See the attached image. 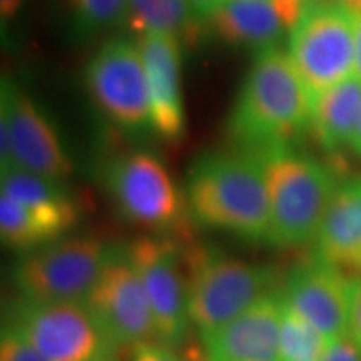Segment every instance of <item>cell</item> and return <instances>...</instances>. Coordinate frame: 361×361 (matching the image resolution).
I'll return each mask as SVG.
<instances>
[{"label": "cell", "instance_id": "obj_1", "mask_svg": "<svg viewBox=\"0 0 361 361\" xmlns=\"http://www.w3.org/2000/svg\"><path fill=\"white\" fill-rule=\"evenodd\" d=\"M310 94L288 52L256 54L228 119L231 141L246 154L263 157L291 147L311 123Z\"/></svg>", "mask_w": 361, "mask_h": 361}, {"label": "cell", "instance_id": "obj_2", "mask_svg": "<svg viewBox=\"0 0 361 361\" xmlns=\"http://www.w3.org/2000/svg\"><path fill=\"white\" fill-rule=\"evenodd\" d=\"M186 197L196 223L246 239H266L269 196L259 157L246 152L200 157L189 171Z\"/></svg>", "mask_w": 361, "mask_h": 361}, {"label": "cell", "instance_id": "obj_3", "mask_svg": "<svg viewBox=\"0 0 361 361\" xmlns=\"http://www.w3.org/2000/svg\"><path fill=\"white\" fill-rule=\"evenodd\" d=\"M259 159L269 196L264 241L278 247L314 243L338 186L333 171L291 147L271 151Z\"/></svg>", "mask_w": 361, "mask_h": 361}, {"label": "cell", "instance_id": "obj_4", "mask_svg": "<svg viewBox=\"0 0 361 361\" xmlns=\"http://www.w3.org/2000/svg\"><path fill=\"white\" fill-rule=\"evenodd\" d=\"M188 311L200 335L233 322L263 298L274 295L276 274L263 264L196 247L188 252Z\"/></svg>", "mask_w": 361, "mask_h": 361}, {"label": "cell", "instance_id": "obj_5", "mask_svg": "<svg viewBox=\"0 0 361 361\" xmlns=\"http://www.w3.org/2000/svg\"><path fill=\"white\" fill-rule=\"evenodd\" d=\"M112 246L89 234L66 236L25 252L12 279L30 303H84Z\"/></svg>", "mask_w": 361, "mask_h": 361}, {"label": "cell", "instance_id": "obj_6", "mask_svg": "<svg viewBox=\"0 0 361 361\" xmlns=\"http://www.w3.org/2000/svg\"><path fill=\"white\" fill-rule=\"evenodd\" d=\"M288 56L311 96L355 75V16L333 0L310 4L288 30Z\"/></svg>", "mask_w": 361, "mask_h": 361}, {"label": "cell", "instance_id": "obj_7", "mask_svg": "<svg viewBox=\"0 0 361 361\" xmlns=\"http://www.w3.org/2000/svg\"><path fill=\"white\" fill-rule=\"evenodd\" d=\"M20 168L44 178L64 180L74 164L56 126L42 107L12 80L0 90V169Z\"/></svg>", "mask_w": 361, "mask_h": 361}, {"label": "cell", "instance_id": "obj_8", "mask_svg": "<svg viewBox=\"0 0 361 361\" xmlns=\"http://www.w3.org/2000/svg\"><path fill=\"white\" fill-rule=\"evenodd\" d=\"M84 82L104 117L129 133L152 129L147 72L137 42L112 39L89 61Z\"/></svg>", "mask_w": 361, "mask_h": 361}, {"label": "cell", "instance_id": "obj_9", "mask_svg": "<svg viewBox=\"0 0 361 361\" xmlns=\"http://www.w3.org/2000/svg\"><path fill=\"white\" fill-rule=\"evenodd\" d=\"M82 305L116 348L157 343L151 305L126 247L112 246Z\"/></svg>", "mask_w": 361, "mask_h": 361}, {"label": "cell", "instance_id": "obj_10", "mask_svg": "<svg viewBox=\"0 0 361 361\" xmlns=\"http://www.w3.org/2000/svg\"><path fill=\"white\" fill-rule=\"evenodd\" d=\"M6 324L49 361H112L116 346L82 303L19 301Z\"/></svg>", "mask_w": 361, "mask_h": 361}, {"label": "cell", "instance_id": "obj_11", "mask_svg": "<svg viewBox=\"0 0 361 361\" xmlns=\"http://www.w3.org/2000/svg\"><path fill=\"white\" fill-rule=\"evenodd\" d=\"M104 184L119 213L134 224L166 231L183 213V197L168 169L146 151L114 157L104 169Z\"/></svg>", "mask_w": 361, "mask_h": 361}, {"label": "cell", "instance_id": "obj_12", "mask_svg": "<svg viewBox=\"0 0 361 361\" xmlns=\"http://www.w3.org/2000/svg\"><path fill=\"white\" fill-rule=\"evenodd\" d=\"M128 255L146 290L157 343L179 348L188 338V278L180 268V251L168 238L141 236L130 241Z\"/></svg>", "mask_w": 361, "mask_h": 361}, {"label": "cell", "instance_id": "obj_13", "mask_svg": "<svg viewBox=\"0 0 361 361\" xmlns=\"http://www.w3.org/2000/svg\"><path fill=\"white\" fill-rule=\"evenodd\" d=\"M355 283L340 271L313 258L291 269L279 298L288 308L335 341L348 335Z\"/></svg>", "mask_w": 361, "mask_h": 361}, {"label": "cell", "instance_id": "obj_14", "mask_svg": "<svg viewBox=\"0 0 361 361\" xmlns=\"http://www.w3.org/2000/svg\"><path fill=\"white\" fill-rule=\"evenodd\" d=\"M151 94L152 130L166 141H178L186 130L183 89H180V54L184 45L178 37L162 32L137 35Z\"/></svg>", "mask_w": 361, "mask_h": 361}, {"label": "cell", "instance_id": "obj_15", "mask_svg": "<svg viewBox=\"0 0 361 361\" xmlns=\"http://www.w3.org/2000/svg\"><path fill=\"white\" fill-rule=\"evenodd\" d=\"M279 291L258 301L233 322L200 335L209 361H281Z\"/></svg>", "mask_w": 361, "mask_h": 361}, {"label": "cell", "instance_id": "obj_16", "mask_svg": "<svg viewBox=\"0 0 361 361\" xmlns=\"http://www.w3.org/2000/svg\"><path fill=\"white\" fill-rule=\"evenodd\" d=\"M314 258L361 279V178L340 180L314 239Z\"/></svg>", "mask_w": 361, "mask_h": 361}, {"label": "cell", "instance_id": "obj_17", "mask_svg": "<svg viewBox=\"0 0 361 361\" xmlns=\"http://www.w3.org/2000/svg\"><path fill=\"white\" fill-rule=\"evenodd\" d=\"M0 194L25 206L57 239L66 238L80 218L75 197L62 180L44 178L20 168L2 173Z\"/></svg>", "mask_w": 361, "mask_h": 361}, {"label": "cell", "instance_id": "obj_18", "mask_svg": "<svg viewBox=\"0 0 361 361\" xmlns=\"http://www.w3.org/2000/svg\"><path fill=\"white\" fill-rule=\"evenodd\" d=\"M207 25L226 44L256 54L279 47L288 30L273 4L266 0H226L207 19Z\"/></svg>", "mask_w": 361, "mask_h": 361}, {"label": "cell", "instance_id": "obj_19", "mask_svg": "<svg viewBox=\"0 0 361 361\" xmlns=\"http://www.w3.org/2000/svg\"><path fill=\"white\" fill-rule=\"evenodd\" d=\"M361 112V80H343L311 101V123L316 141L324 151L336 152L351 144Z\"/></svg>", "mask_w": 361, "mask_h": 361}, {"label": "cell", "instance_id": "obj_20", "mask_svg": "<svg viewBox=\"0 0 361 361\" xmlns=\"http://www.w3.org/2000/svg\"><path fill=\"white\" fill-rule=\"evenodd\" d=\"M135 34L162 32L180 40L184 47H194L204 35V20L191 11L186 0H129L126 22Z\"/></svg>", "mask_w": 361, "mask_h": 361}, {"label": "cell", "instance_id": "obj_21", "mask_svg": "<svg viewBox=\"0 0 361 361\" xmlns=\"http://www.w3.org/2000/svg\"><path fill=\"white\" fill-rule=\"evenodd\" d=\"M0 238L11 250L30 252L57 241L51 229L11 197L0 194Z\"/></svg>", "mask_w": 361, "mask_h": 361}, {"label": "cell", "instance_id": "obj_22", "mask_svg": "<svg viewBox=\"0 0 361 361\" xmlns=\"http://www.w3.org/2000/svg\"><path fill=\"white\" fill-rule=\"evenodd\" d=\"M281 300V298H279ZM331 340L281 301V361H322Z\"/></svg>", "mask_w": 361, "mask_h": 361}, {"label": "cell", "instance_id": "obj_23", "mask_svg": "<svg viewBox=\"0 0 361 361\" xmlns=\"http://www.w3.org/2000/svg\"><path fill=\"white\" fill-rule=\"evenodd\" d=\"M74 27L80 34L112 29L129 17V0H64Z\"/></svg>", "mask_w": 361, "mask_h": 361}, {"label": "cell", "instance_id": "obj_24", "mask_svg": "<svg viewBox=\"0 0 361 361\" xmlns=\"http://www.w3.org/2000/svg\"><path fill=\"white\" fill-rule=\"evenodd\" d=\"M0 361H49L20 333L4 324L0 336Z\"/></svg>", "mask_w": 361, "mask_h": 361}, {"label": "cell", "instance_id": "obj_25", "mask_svg": "<svg viewBox=\"0 0 361 361\" xmlns=\"http://www.w3.org/2000/svg\"><path fill=\"white\" fill-rule=\"evenodd\" d=\"M128 361H186L178 351L168 346H162L159 343H149L139 348L133 350V355Z\"/></svg>", "mask_w": 361, "mask_h": 361}, {"label": "cell", "instance_id": "obj_26", "mask_svg": "<svg viewBox=\"0 0 361 361\" xmlns=\"http://www.w3.org/2000/svg\"><path fill=\"white\" fill-rule=\"evenodd\" d=\"M322 361H361V350L356 346V343L346 335L331 341V345L328 346L326 353H324Z\"/></svg>", "mask_w": 361, "mask_h": 361}, {"label": "cell", "instance_id": "obj_27", "mask_svg": "<svg viewBox=\"0 0 361 361\" xmlns=\"http://www.w3.org/2000/svg\"><path fill=\"white\" fill-rule=\"evenodd\" d=\"M314 2H323V0H274L273 6L278 11L279 17L283 19L286 29L290 30L296 24V20L300 19L305 7H308L310 4Z\"/></svg>", "mask_w": 361, "mask_h": 361}, {"label": "cell", "instance_id": "obj_28", "mask_svg": "<svg viewBox=\"0 0 361 361\" xmlns=\"http://www.w3.org/2000/svg\"><path fill=\"white\" fill-rule=\"evenodd\" d=\"M348 336L361 350V279H358V281L355 283L353 296H351Z\"/></svg>", "mask_w": 361, "mask_h": 361}, {"label": "cell", "instance_id": "obj_29", "mask_svg": "<svg viewBox=\"0 0 361 361\" xmlns=\"http://www.w3.org/2000/svg\"><path fill=\"white\" fill-rule=\"evenodd\" d=\"M188 6L191 7V11L200 17L201 20L207 22L213 13L223 6L226 0H186Z\"/></svg>", "mask_w": 361, "mask_h": 361}, {"label": "cell", "instance_id": "obj_30", "mask_svg": "<svg viewBox=\"0 0 361 361\" xmlns=\"http://www.w3.org/2000/svg\"><path fill=\"white\" fill-rule=\"evenodd\" d=\"M25 0H0V19L4 24L11 22L20 12Z\"/></svg>", "mask_w": 361, "mask_h": 361}, {"label": "cell", "instance_id": "obj_31", "mask_svg": "<svg viewBox=\"0 0 361 361\" xmlns=\"http://www.w3.org/2000/svg\"><path fill=\"white\" fill-rule=\"evenodd\" d=\"M355 75L361 80V13L355 16Z\"/></svg>", "mask_w": 361, "mask_h": 361}, {"label": "cell", "instance_id": "obj_32", "mask_svg": "<svg viewBox=\"0 0 361 361\" xmlns=\"http://www.w3.org/2000/svg\"><path fill=\"white\" fill-rule=\"evenodd\" d=\"M333 2H336L338 6L346 8V11L353 13V16L361 13V0H333Z\"/></svg>", "mask_w": 361, "mask_h": 361}, {"label": "cell", "instance_id": "obj_33", "mask_svg": "<svg viewBox=\"0 0 361 361\" xmlns=\"http://www.w3.org/2000/svg\"><path fill=\"white\" fill-rule=\"evenodd\" d=\"M350 147L353 149L356 154L361 156V112H360V117H358V124H356V129H355V135L353 139H351V144Z\"/></svg>", "mask_w": 361, "mask_h": 361}, {"label": "cell", "instance_id": "obj_34", "mask_svg": "<svg viewBox=\"0 0 361 361\" xmlns=\"http://www.w3.org/2000/svg\"><path fill=\"white\" fill-rule=\"evenodd\" d=\"M266 2H271V4H273V2H274V0H266Z\"/></svg>", "mask_w": 361, "mask_h": 361}]
</instances>
